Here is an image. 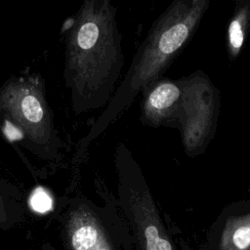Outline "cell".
Masks as SVG:
<instances>
[{"label": "cell", "mask_w": 250, "mask_h": 250, "mask_svg": "<svg viewBox=\"0 0 250 250\" xmlns=\"http://www.w3.org/2000/svg\"><path fill=\"white\" fill-rule=\"evenodd\" d=\"M210 0H174L155 19L140 44L110 104L106 121L115 118L163 73L191 40Z\"/></svg>", "instance_id": "6da1fadb"}, {"label": "cell", "mask_w": 250, "mask_h": 250, "mask_svg": "<svg viewBox=\"0 0 250 250\" xmlns=\"http://www.w3.org/2000/svg\"><path fill=\"white\" fill-rule=\"evenodd\" d=\"M118 194L139 250H177L172 243L138 161L124 143L115 152Z\"/></svg>", "instance_id": "7a4b0ae2"}, {"label": "cell", "mask_w": 250, "mask_h": 250, "mask_svg": "<svg viewBox=\"0 0 250 250\" xmlns=\"http://www.w3.org/2000/svg\"><path fill=\"white\" fill-rule=\"evenodd\" d=\"M183 99L179 132L185 153L202 154L215 137L221 96L219 89L201 69L181 77Z\"/></svg>", "instance_id": "3957f363"}, {"label": "cell", "mask_w": 250, "mask_h": 250, "mask_svg": "<svg viewBox=\"0 0 250 250\" xmlns=\"http://www.w3.org/2000/svg\"><path fill=\"white\" fill-rule=\"evenodd\" d=\"M183 99L181 78L161 77L141 92V122L148 127L179 129Z\"/></svg>", "instance_id": "277c9868"}, {"label": "cell", "mask_w": 250, "mask_h": 250, "mask_svg": "<svg viewBox=\"0 0 250 250\" xmlns=\"http://www.w3.org/2000/svg\"><path fill=\"white\" fill-rule=\"evenodd\" d=\"M72 250H114L105 229L95 214L77 216L68 230Z\"/></svg>", "instance_id": "5b68a950"}, {"label": "cell", "mask_w": 250, "mask_h": 250, "mask_svg": "<svg viewBox=\"0 0 250 250\" xmlns=\"http://www.w3.org/2000/svg\"><path fill=\"white\" fill-rule=\"evenodd\" d=\"M222 229V250H250V200L226 211Z\"/></svg>", "instance_id": "8992f818"}, {"label": "cell", "mask_w": 250, "mask_h": 250, "mask_svg": "<svg viewBox=\"0 0 250 250\" xmlns=\"http://www.w3.org/2000/svg\"><path fill=\"white\" fill-rule=\"evenodd\" d=\"M250 31V0L235 2L233 13L227 28V53L234 61L243 49Z\"/></svg>", "instance_id": "52a82bcc"}, {"label": "cell", "mask_w": 250, "mask_h": 250, "mask_svg": "<svg viewBox=\"0 0 250 250\" xmlns=\"http://www.w3.org/2000/svg\"><path fill=\"white\" fill-rule=\"evenodd\" d=\"M29 204L33 211L40 214L47 213L53 208V200L51 196L42 188H37L32 192Z\"/></svg>", "instance_id": "ba28073f"}, {"label": "cell", "mask_w": 250, "mask_h": 250, "mask_svg": "<svg viewBox=\"0 0 250 250\" xmlns=\"http://www.w3.org/2000/svg\"><path fill=\"white\" fill-rule=\"evenodd\" d=\"M21 108L25 118L28 121L39 122L43 116V110L38 100L31 95L23 98L21 102Z\"/></svg>", "instance_id": "9c48e42d"}, {"label": "cell", "mask_w": 250, "mask_h": 250, "mask_svg": "<svg viewBox=\"0 0 250 250\" xmlns=\"http://www.w3.org/2000/svg\"><path fill=\"white\" fill-rule=\"evenodd\" d=\"M6 133H7V136L12 140L20 139L21 137V132L17 128H15L11 123L6 124Z\"/></svg>", "instance_id": "30bf717a"}]
</instances>
